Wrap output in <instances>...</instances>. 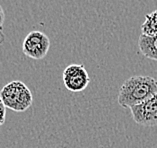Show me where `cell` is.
I'll return each instance as SVG.
<instances>
[{"label": "cell", "mask_w": 157, "mask_h": 148, "mask_svg": "<svg viewBox=\"0 0 157 148\" xmlns=\"http://www.w3.org/2000/svg\"><path fill=\"white\" fill-rule=\"evenodd\" d=\"M157 93V80L148 75H134L121 85L117 101L120 106L130 108L149 99Z\"/></svg>", "instance_id": "obj_1"}, {"label": "cell", "mask_w": 157, "mask_h": 148, "mask_svg": "<svg viewBox=\"0 0 157 148\" xmlns=\"http://www.w3.org/2000/svg\"><path fill=\"white\" fill-rule=\"evenodd\" d=\"M0 98L6 108L16 112H24L32 105L33 96L30 89L22 81H11L0 91Z\"/></svg>", "instance_id": "obj_2"}, {"label": "cell", "mask_w": 157, "mask_h": 148, "mask_svg": "<svg viewBox=\"0 0 157 148\" xmlns=\"http://www.w3.org/2000/svg\"><path fill=\"white\" fill-rule=\"evenodd\" d=\"M50 47V39L45 33L41 31L29 32L23 40L22 51L29 58L40 60L47 55Z\"/></svg>", "instance_id": "obj_3"}, {"label": "cell", "mask_w": 157, "mask_h": 148, "mask_svg": "<svg viewBox=\"0 0 157 148\" xmlns=\"http://www.w3.org/2000/svg\"><path fill=\"white\" fill-rule=\"evenodd\" d=\"M63 83L68 91L77 93L86 88L90 77L83 64H70L63 71Z\"/></svg>", "instance_id": "obj_4"}, {"label": "cell", "mask_w": 157, "mask_h": 148, "mask_svg": "<svg viewBox=\"0 0 157 148\" xmlns=\"http://www.w3.org/2000/svg\"><path fill=\"white\" fill-rule=\"evenodd\" d=\"M132 119L144 127L157 125V93L140 104L130 107Z\"/></svg>", "instance_id": "obj_5"}, {"label": "cell", "mask_w": 157, "mask_h": 148, "mask_svg": "<svg viewBox=\"0 0 157 148\" xmlns=\"http://www.w3.org/2000/svg\"><path fill=\"white\" fill-rule=\"evenodd\" d=\"M138 47L145 57L157 61V35H145L141 33L138 38Z\"/></svg>", "instance_id": "obj_6"}, {"label": "cell", "mask_w": 157, "mask_h": 148, "mask_svg": "<svg viewBox=\"0 0 157 148\" xmlns=\"http://www.w3.org/2000/svg\"><path fill=\"white\" fill-rule=\"evenodd\" d=\"M141 32L145 35H157V10L145 15V20L141 25Z\"/></svg>", "instance_id": "obj_7"}, {"label": "cell", "mask_w": 157, "mask_h": 148, "mask_svg": "<svg viewBox=\"0 0 157 148\" xmlns=\"http://www.w3.org/2000/svg\"><path fill=\"white\" fill-rule=\"evenodd\" d=\"M6 119V107L0 98V126L5 123Z\"/></svg>", "instance_id": "obj_8"}, {"label": "cell", "mask_w": 157, "mask_h": 148, "mask_svg": "<svg viewBox=\"0 0 157 148\" xmlns=\"http://www.w3.org/2000/svg\"><path fill=\"white\" fill-rule=\"evenodd\" d=\"M4 20H5V13H4V10L2 8V6L0 5V30H2L3 24H4Z\"/></svg>", "instance_id": "obj_9"}, {"label": "cell", "mask_w": 157, "mask_h": 148, "mask_svg": "<svg viewBox=\"0 0 157 148\" xmlns=\"http://www.w3.org/2000/svg\"><path fill=\"white\" fill-rule=\"evenodd\" d=\"M4 41H5V35H4V33H3L2 30H0V45L4 42Z\"/></svg>", "instance_id": "obj_10"}]
</instances>
